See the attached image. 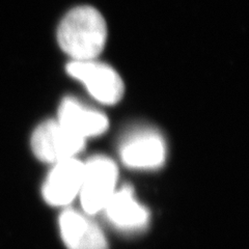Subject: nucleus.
Segmentation results:
<instances>
[{"label":"nucleus","mask_w":249,"mask_h":249,"mask_svg":"<svg viewBox=\"0 0 249 249\" xmlns=\"http://www.w3.org/2000/svg\"><path fill=\"white\" fill-rule=\"evenodd\" d=\"M57 38L61 49L75 60H92L104 49L105 20L91 6L76 7L61 20Z\"/></svg>","instance_id":"obj_1"},{"label":"nucleus","mask_w":249,"mask_h":249,"mask_svg":"<svg viewBox=\"0 0 249 249\" xmlns=\"http://www.w3.org/2000/svg\"><path fill=\"white\" fill-rule=\"evenodd\" d=\"M118 168L107 157L97 156L84 164L83 180L80 189L81 205L88 214L104 210L115 192Z\"/></svg>","instance_id":"obj_2"},{"label":"nucleus","mask_w":249,"mask_h":249,"mask_svg":"<svg viewBox=\"0 0 249 249\" xmlns=\"http://www.w3.org/2000/svg\"><path fill=\"white\" fill-rule=\"evenodd\" d=\"M85 145V139L73 134L56 121H47L38 126L31 137V147L36 157L47 163L72 159Z\"/></svg>","instance_id":"obj_3"},{"label":"nucleus","mask_w":249,"mask_h":249,"mask_svg":"<svg viewBox=\"0 0 249 249\" xmlns=\"http://www.w3.org/2000/svg\"><path fill=\"white\" fill-rule=\"evenodd\" d=\"M72 77L80 80L90 95L107 105L118 103L124 95V83L119 74L106 65L92 60H75L67 66Z\"/></svg>","instance_id":"obj_4"},{"label":"nucleus","mask_w":249,"mask_h":249,"mask_svg":"<svg viewBox=\"0 0 249 249\" xmlns=\"http://www.w3.org/2000/svg\"><path fill=\"white\" fill-rule=\"evenodd\" d=\"M84 164L75 158L56 163L43 186V196L51 206H66L80 192Z\"/></svg>","instance_id":"obj_5"},{"label":"nucleus","mask_w":249,"mask_h":249,"mask_svg":"<svg viewBox=\"0 0 249 249\" xmlns=\"http://www.w3.org/2000/svg\"><path fill=\"white\" fill-rule=\"evenodd\" d=\"M121 156L124 164L130 167H159L165 160V145L155 132H139L123 143Z\"/></svg>","instance_id":"obj_6"},{"label":"nucleus","mask_w":249,"mask_h":249,"mask_svg":"<svg viewBox=\"0 0 249 249\" xmlns=\"http://www.w3.org/2000/svg\"><path fill=\"white\" fill-rule=\"evenodd\" d=\"M61 237L69 249H107V241L96 223L74 211L66 210L60 215Z\"/></svg>","instance_id":"obj_7"},{"label":"nucleus","mask_w":249,"mask_h":249,"mask_svg":"<svg viewBox=\"0 0 249 249\" xmlns=\"http://www.w3.org/2000/svg\"><path fill=\"white\" fill-rule=\"evenodd\" d=\"M57 122L73 134L84 139L102 134L108 128V120L104 114L84 108L71 98L61 102Z\"/></svg>","instance_id":"obj_8"},{"label":"nucleus","mask_w":249,"mask_h":249,"mask_svg":"<svg viewBox=\"0 0 249 249\" xmlns=\"http://www.w3.org/2000/svg\"><path fill=\"white\" fill-rule=\"evenodd\" d=\"M104 210L109 221L124 231L140 230L149 222V212L135 200L128 185L112 194Z\"/></svg>","instance_id":"obj_9"}]
</instances>
